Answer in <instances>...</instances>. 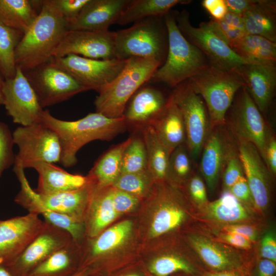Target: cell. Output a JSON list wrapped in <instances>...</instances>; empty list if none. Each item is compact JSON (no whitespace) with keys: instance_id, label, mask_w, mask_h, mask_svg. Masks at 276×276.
<instances>
[{"instance_id":"40","label":"cell","mask_w":276,"mask_h":276,"mask_svg":"<svg viewBox=\"0 0 276 276\" xmlns=\"http://www.w3.org/2000/svg\"><path fill=\"white\" fill-rule=\"evenodd\" d=\"M155 181L148 169L130 173H122L112 186L140 198L150 194Z\"/></svg>"},{"instance_id":"21","label":"cell","mask_w":276,"mask_h":276,"mask_svg":"<svg viewBox=\"0 0 276 276\" xmlns=\"http://www.w3.org/2000/svg\"><path fill=\"white\" fill-rule=\"evenodd\" d=\"M237 72L259 110L261 113L266 112L275 90V61L244 64Z\"/></svg>"},{"instance_id":"38","label":"cell","mask_w":276,"mask_h":276,"mask_svg":"<svg viewBox=\"0 0 276 276\" xmlns=\"http://www.w3.org/2000/svg\"><path fill=\"white\" fill-rule=\"evenodd\" d=\"M206 24L214 34L231 48L247 34L241 15L229 12L222 19H212Z\"/></svg>"},{"instance_id":"43","label":"cell","mask_w":276,"mask_h":276,"mask_svg":"<svg viewBox=\"0 0 276 276\" xmlns=\"http://www.w3.org/2000/svg\"><path fill=\"white\" fill-rule=\"evenodd\" d=\"M14 145L13 134L9 126L0 122V178L3 172L14 164Z\"/></svg>"},{"instance_id":"51","label":"cell","mask_w":276,"mask_h":276,"mask_svg":"<svg viewBox=\"0 0 276 276\" xmlns=\"http://www.w3.org/2000/svg\"><path fill=\"white\" fill-rule=\"evenodd\" d=\"M202 5L213 19L220 20L228 12L225 0H203Z\"/></svg>"},{"instance_id":"9","label":"cell","mask_w":276,"mask_h":276,"mask_svg":"<svg viewBox=\"0 0 276 276\" xmlns=\"http://www.w3.org/2000/svg\"><path fill=\"white\" fill-rule=\"evenodd\" d=\"M18 148L13 168H33L40 163L60 161L61 148L56 134L42 122L17 127L12 132Z\"/></svg>"},{"instance_id":"14","label":"cell","mask_w":276,"mask_h":276,"mask_svg":"<svg viewBox=\"0 0 276 276\" xmlns=\"http://www.w3.org/2000/svg\"><path fill=\"white\" fill-rule=\"evenodd\" d=\"M3 93V105L13 123L27 126L41 122L43 108L19 67L12 78L5 79Z\"/></svg>"},{"instance_id":"4","label":"cell","mask_w":276,"mask_h":276,"mask_svg":"<svg viewBox=\"0 0 276 276\" xmlns=\"http://www.w3.org/2000/svg\"><path fill=\"white\" fill-rule=\"evenodd\" d=\"M161 66L157 61L132 57L127 59L122 72L98 91L94 105L96 112L110 118L123 117L127 102Z\"/></svg>"},{"instance_id":"45","label":"cell","mask_w":276,"mask_h":276,"mask_svg":"<svg viewBox=\"0 0 276 276\" xmlns=\"http://www.w3.org/2000/svg\"><path fill=\"white\" fill-rule=\"evenodd\" d=\"M110 194L113 208L119 216L133 210L140 202L139 197L112 186H111Z\"/></svg>"},{"instance_id":"3","label":"cell","mask_w":276,"mask_h":276,"mask_svg":"<svg viewBox=\"0 0 276 276\" xmlns=\"http://www.w3.org/2000/svg\"><path fill=\"white\" fill-rule=\"evenodd\" d=\"M168 32V51L164 63L154 73L151 83L175 87L210 65L204 55L189 42L179 31L174 11L164 16Z\"/></svg>"},{"instance_id":"27","label":"cell","mask_w":276,"mask_h":276,"mask_svg":"<svg viewBox=\"0 0 276 276\" xmlns=\"http://www.w3.org/2000/svg\"><path fill=\"white\" fill-rule=\"evenodd\" d=\"M38 174L35 191L40 194H51L80 189L89 181L87 176L74 174L53 163H40L32 168Z\"/></svg>"},{"instance_id":"60","label":"cell","mask_w":276,"mask_h":276,"mask_svg":"<svg viewBox=\"0 0 276 276\" xmlns=\"http://www.w3.org/2000/svg\"><path fill=\"white\" fill-rule=\"evenodd\" d=\"M123 276H140V275L136 273H130V274H127Z\"/></svg>"},{"instance_id":"2","label":"cell","mask_w":276,"mask_h":276,"mask_svg":"<svg viewBox=\"0 0 276 276\" xmlns=\"http://www.w3.org/2000/svg\"><path fill=\"white\" fill-rule=\"evenodd\" d=\"M67 30V21L51 0L42 1L38 16L16 48V67L26 72L51 61Z\"/></svg>"},{"instance_id":"10","label":"cell","mask_w":276,"mask_h":276,"mask_svg":"<svg viewBox=\"0 0 276 276\" xmlns=\"http://www.w3.org/2000/svg\"><path fill=\"white\" fill-rule=\"evenodd\" d=\"M225 124L235 139L252 143L263 158L272 133L245 86L235 96L227 112Z\"/></svg>"},{"instance_id":"54","label":"cell","mask_w":276,"mask_h":276,"mask_svg":"<svg viewBox=\"0 0 276 276\" xmlns=\"http://www.w3.org/2000/svg\"><path fill=\"white\" fill-rule=\"evenodd\" d=\"M257 0H225L228 12L242 15L251 9Z\"/></svg>"},{"instance_id":"19","label":"cell","mask_w":276,"mask_h":276,"mask_svg":"<svg viewBox=\"0 0 276 276\" xmlns=\"http://www.w3.org/2000/svg\"><path fill=\"white\" fill-rule=\"evenodd\" d=\"M236 140L254 206L259 211H264L271 199L272 176L254 145L245 141Z\"/></svg>"},{"instance_id":"34","label":"cell","mask_w":276,"mask_h":276,"mask_svg":"<svg viewBox=\"0 0 276 276\" xmlns=\"http://www.w3.org/2000/svg\"><path fill=\"white\" fill-rule=\"evenodd\" d=\"M38 14L33 1L0 0V21L23 34Z\"/></svg>"},{"instance_id":"6","label":"cell","mask_w":276,"mask_h":276,"mask_svg":"<svg viewBox=\"0 0 276 276\" xmlns=\"http://www.w3.org/2000/svg\"><path fill=\"white\" fill-rule=\"evenodd\" d=\"M187 81L204 101L211 128L225 124L227 112L235 96L245 86L237 70L223 71L211 65Z\"/></svg>"},{"instance_id":"5","label":"cell","mask_w":276,"mask_h":276,"mask_svg":"<svg viewBox=\"0 0 276 276\" xmlns=\"http://www.w3.org/2000/svg\"><path fill=\"white\" fill-rule=\"evenodd\" d=\"M168 32L164 16L149 17L130 27L116 32V56L121 60L132 57L164 63L168 51Z\"/></svg>"},{"instance_id":"59","label":"cell","mask_w":276,"mask_h":276,"mask_svg":"<svg viewBox=\"0 0 276 276\" xmlns=\"http://www.w3.org/2000/svg\"><path fill=\"white\" fill-rule=\"evenodd\" d=\"M0 276H13L7 268L0 264Z\"/></svg>"},{"instance_id":"7","label":"cell","mask_w":276,"mask_h":276,"mask_svg":"<svg viewBox=\"0 0 276 276\" xmlns=\"http://www.w3.org/2000/svg\"><path fill=\"white\" fill-rule=\"evenodd\" d=\"M15 173L21 188L14 201L29 213L37 214L39 210L45 209L83 220L95 187L89 179L88 182L80 189L44 195L37 193L31 188L24 170H19Z\"/></svg>"},{"instance_id":"41","label":"cell","mask_w":276,"mask_h":276,"mask_svg":"<svg viewBox=\"0 0 276 276\" xmlns=\"http://www.w3.org/2000/svg\"><path fill=\"white\" fill-rule=\"evenodd\" d=\"M147 169V156L143 138L131 137L122 157L121 173H135Z\"/></svg>"},{"instance_id":"20","label":"cell","mask_w":276,"mask_h":276,"mask_svg":"<svg viewBox=\"0 0 276 276\" xmlns=\"http://www.w3.org/2000/svg\"><path fill=\"white\" fill-rule=\"evenodd\" d=\"M169 98L149 82L145 83L126 104L123 115L126 124L143 128L150 125L164 112Z\"/></svg>"},{"instance_id":"26","label":"cell","mask_w":276,"mask_h":276,"mask_svg":"<svg viewBox=\"0 0 276 276\" xmlns=\"http://www.w3.org/2000/svg\"><path fill=\"white\" fill-rule=\"evenodd\" d=\"M110 188L94 187L83 217L87 237L97 236L119 216L112 203Z\"/></svg>"},{"instance_id":"49","label":"cell","mask_w":276,"mask_h":276,"mask_svg":"<svg viewBox=\"0 0 276 276\" xmlns=\"http://www.w3.org/2000/svg\"><path fill=\"white\" fill-rule=\"evenodd\" d=\"M228 191L244 204L254 205L251 194L245 176L239 179Z\"/></svg>"},{"instance_id":"37","label":"cell","mask_w":276,"mask_h":276,"mask_svg":"<svg viewBox=\"0 0 276 276\" xmlns=\"http://www.w3.org/2000/svg\"><path fill=\"white\" fill-rule=\"evenodd\" d=\"M23 34L0 21V71L5 79L16 73L15 52Z\"/></svg>"},{"instance_id":"18","label":"cell","mask_w":276,"mask_h":276,"mask_svg":"<svg viewBox=\"0 0 276 276\" xmlns=\"http://www.w3.org/2000/svg\"><path fill=\"white\" fill-rule=\"evenodd\" d=\"M72 240L67 232L45 221L42 229L20 256L5 266L13 276H27L50 255Z\"/></svg>"},{"instance_id":"35","label":"cell","mask_w":276,"mask_h":276,"mask_svg":"<svg viewBox=\"0 0 276 276\" xmlns=\"http://www.w3.org/2000/svg\"><path fill=\"white\" fill-rule=\"evenodd\" d=\"M147 156V169L155 182L166 181L169 160L172 151L158 138L149 125L142 128Z\"/></svg>"},{"instance_id":"16","label":"cell","mask_w":276,"mask_h":276,"mask_svg":"<svg viewBox=\"0 0 276 276\" xmlns=\"http://www.w3.org/2000/svg\"><path fill=\"white\" fill-rule=\"evenodd\" d=\"M76 55L95 59H114L116 32L67 30L53 52L54 57Z\"/></svg>"},{"instance_id":"15","label":"cell","mask_w":276,"mask_h":276,"mask_svg":"<svg viewBox=\"0 0 276 276\" xmlns=\"http://www.w3.org/2000/svg\"><path fill=\"white\" fill-rule=\"evenodd\" d=\"M237 152L236 140L226 124L211 128L199 164L201 175L210 192L215 190L228 160Z\"/></svg>"},{"instance_id":"1","label":"cell","mask_w":276,"mask_h":276,"mask_svg":"<svg viewBox=\"0 0 276 276\" xmlns=\"http://www.w3.org/2000/svg\"><path fill=\"white\" fill-rule=\"evenodd\" d=\"M41 122L57 135L61 148L60 163L66 168L77 162V154L86 144L95 141H110L126 129L123 117L110 118L96 112L75 121H65L44 110Z\"/></svg>"},{"instance_id":"33","label":"cell","mask_w":276,"mask_h":276,"mask_svg":"<svg viewBox=\"0 0 276 276\" xmlns=\"http://www.w3.org/2000/svg\"><path fill=\"white\" fill-rule=\"evenodd\" d=\"M183 0H130L116 24L126 25L152 16H164L178 4H188Z\"/></svg>"},{"instance_id":"12","label":"cell","mask_w":276,"mask_h":276,"mask_svg":"<svg viewBox=\"0 0 276 276\" xmlns=\"http://www.w3.org/2000/svg\"><path fill=\"white\" fill-rule=\"evenodd\" d=\"M43 108L87 90L52 60L24 72Z\"/></svg>"},{"instance_id":"55","label":"cell","mask_w":276,"mask_h":276,"mask_svg":"<svg viewBox=\"0 0 276 276\" xmlns=\"http://www.w3.org/2000/svg\"><path fill=\"white\" fill-rule=\"evenodd\" d=\"M275 273V262L266 259L259 261L256 269V276H274Z\"/></svg>"},{"instance_id":"50","label":"cell","mask_w":276,"mask_h":276,"mask_svg":"<svg viewBox=\"0 0 276 276\" xmlns=\"http://www.w3.org/2000/svg\"><path fill=\"white\" fill-rule=\"evenodd\" d=\"M263 160L272 176L276 175V140L273 133L270 135L266 146Z\"/></svg>"},{"instance_id":"46","label":"cell","mask_w":276,"mask_h":276,"mask_svg":"<svg viewBox=\"0 0 276 276\" xmlns=\"http://www.w3.org/2000/svg\"><path fill=\"white\" fill-rule=\"evenodd\" d=\"M245 176L238 151L228 160L222 174L224 190L228 191L241 177Z\"/></svg>"},{"instance_id":"31","label":"cell","mask_w":276,"mask_h":276,"mask_svg":"<svg viewBox=\"0 0 276 276\" xmlns=\"http://www.w3.org/2000/svg\"><path fill=\"white\" fill-rule=\"evenodd\" d=\"M131 137L110 149L96 162L87 175L97 188L112 186L121 173L124 152Z\"/></svg>"},{"instance_id":"17","label":"cell","mask_w":276,"mask_h":276,"mask_svg":"<svg viewBox=\"0 0 276 276\" xmlns=\"http://www.w3.org/2000/svg\"><path fill=\"white\" fill-rule=\"evenodd\" d=\"M44 224L34 213L0 220V264L7 266L16 259Z\"/></svg>"},{"instance_id":"47","label":"cell","mask_w":276,"mask_h":276,"mask_svg":"<svg viewBox=\"0 0 276 276\" xmlns=\"http://www.w3.org/2000/svg\"><path fill=\"white\" fill-rule=\"evenodd\" d=\"M89 0H51L52 3L69 22L75 19Z\"/></svg>"},{"instance_id":"13","label":"cell","mask_w":276,"mask_h":276,"mask_svg":"<svg viewBox=\"0 0 276 276\" xmlns=\"http://www.w3.org/2000/svg\"><path fill=\"white\" fill-rule=\"evenodd\" d=\"M127 60L95 59L76 55L54 57L52 60L87 90L93 89L97 92L122 72Z\"/></svg>"},{"instance_id":"29","label":"cell","mask_w":276,"mask_h":276,"mask_svg":"<svg viewBox=\"0 0 276 276\" xmlns=\"http://www.w3.org/2000/svg\"><path fill=\"white\" fill-rule=\"evenodd\" d=\"M247 34L256 35L276 42V2L257 0L241 15Z\"/></svg>"},{"instance_id":"39","label":"cell","mask_w":276,"mask_h":276,"mask_svg":"<svg viewBox=\"0 0 276 276\" xmlns=\"http://www.w3.org/2000/svg\"><path fill=\"white\" fill-rule=\"evenodd\" d=\"M192 158L186 144L175 148L171 152L166 181L171 185L185 184L193 173Z\"/></svg>"},{"instance_id":"8","label":"cell","mask_w":276,"mask_h":276,"mask_svg":"<svg viewBox=\"0 0 276 276\" xmlns=\"http://www.w3.org/2000/svg\"><path fill=\"white\" fill-rule=\"evenodd\" d=\"M174 13L177 26L181 34L204 55L210 65L221 70L231 71L237 70L244 64L266 62L238 55L211 31L206 22H201L197 27L193 26L187 10H183L180 12L174 11Z\"/></svg>"},{"instance_id":"56","label":"cell","mask_w":276,"mask_h":276,"mask_svg":"<svg viewBox=\"0 0 276 276\" xmlns=\"http://www.w3.org/2000/svg\"><path fill=\"white\" fill-rule=\"evenodd\" d=\"M205 276H243L239 270L213 271Z\"/></svg>"},{"instance_id":"44","label":"cell","mask_w":276,"mask_h":276,"mask_svg":"<svg viewBox=\"0 0 276 276\" xmlns=\"http://www.w3.org/2000/svg\"><path fill=\"white\" fill-rule=\"evenodd\" d=\"M185 185L190 199L196 206L202 208L208 203L205 183L200 175L193 173Z\"/></svg>"},{"instance_id":"53","label":"cell","mask_w":276,"mask_h":276,"mask_svg":"<svg viewBox=\"0 0 276 276\" xmlns=\"http://www.w3.org/2000/svg\"><path fill=\"white\" fill-rule=\"evenodd\" d=\"M220 240L234 247L247 249L251 247V242L245 237L232 233L225 232L219 236Z\"/></svg>"},{"instance_id":"23","label":"cell","mask_w":276,"mask_h":276,"mask_svg":"<svg viewBox=\"0 0 276 276\" xmlns=\"http://www.w3.org/2000/svg\"><path fill=\"white\" fill-rule=\"evenodd\" d=\"M130 0H89L68 30L106 31L116 24Z\"/></svg>"},{"instance_id":"36","label":"cell","mask_w":276,"mask_h":276,"mask_svg":"<svg viewBox=\"0 0 276 276\" xmlns=\"http://www.w3.org/2000/svg\"><path fill=\"white\" fill-rule=\"evenodd\" d=\"M231 48L238 55L260 61H275L276 43L261 36L247 34Z\"/></svg>"},{"instance_id":"25","label":"cell","mask_w":276,"mask_h":276,"mask_svg":"<svg viewBox=\"0 0 276 276\" xmlns=\"http://www.w3.org/2000/svg\"><path fill=\"white\" fill-rule=\"evenodd\" d=\"M189 240L201 260L213 271L241 270L242 261L233 249L200 235H192Z\"/></svg>"},{"instance_id":"22","label":"cell","mask_w":276,"mask_h":276,"mask_svg":"<svg viewBox=\"0 0 276 276\" xmlns=\"http://www.w3.org/2000/svg\"><path fill=\"white\" fill-rule=\"evenodd\" d=\"M164 182V181H163ZM158 185L155 199L158 203L151 223L150 235L155 238L178 227L186 217L181 205L183 198L176 187L163 184Z\"/></svg>"},{"instance_id":"58","label":"cell","mask_w":276,"mask_h":276,"mask_svg":"<svg viewBox=\"0 0 276 276\" xmlns=\"http://www.w3.org/2000/svg\"><path fill=\"white\" fill-rule=\"evenodd\" d=\"M5 79L0 71V106L3 105V86Z\"/></svg>"},{"instance_id":"24","label":"cell","mask_w":276,"mask_h":276,"mask_svg":"<svg viewBox=\"0 0 276 276\" xmlns=\"http://www.w3.org/2000/svg\"><path fill=\"white\" fill-rule=\"evenodd\" d=\"M132 225L130 220H124L103 231L95 237H87V246L81 256L79 269L89 268L102 257L124 244L131 234Z\"/></svg>"},{"instance_id":"42","label":"cell","mask_w":276,"mask_h":276,"mask_svg":"<svg viewBox=\"0 0 276 276\" xmlns=\"http://www.w3.org/2000/svg\"><path fill=\"white\" fill-rule=\"evenodd\" d=\"M149 269L155 276H169L179 271L190 274L197 272V269L190 262L174 255H164L154 259Z\"/></svg>"},{"instance_id":"30","label":"cell","mask_w":276,"mask_h":276,"mask_svg":"<svg viewBox=\"0 0 276 276\" xmlns=\"http://www.w3.org/2000/svg\"><path fill=\"white\" fill-rule=\"evenodd\" d=\"M80 246L73 240L31 270L27 276H71L77 271Z\"/></svg>"},{"instance_id":"28","label":"cell","mask_w":276,"mask_h":276,"mask_svg":"<svg viewBox=\"0 0 276 276\" xmlns=\"http://www.w3.org/2000/svg\"><path fill=\"white\" fill-rule=\"evenodd\" d=\"M149 126L159 140L171 151L186 143V129L181 113L170 96L164 112Z\"/></svg>"},{"instance_id":"32","label":"cell","mask_w":276,"mask_h":276,"mask_svg":"<svg viewBox=\"0 0 276 276\" xmlns=\"http://www.w3.org/2000/svg\"><path fill=\"white\" fill-rule=\"evenodd\" d=\"M246 205L228 191L224 190L218 199L208 202L202 208L209 219L220 223H234L249 218Z\"/></svg>"},{"instance_id":"48","label":"cell","mask_w":276,"mask_h":276,"mask_svg":"<svg viewBox=\"0 0 276 276\" xmlns=\"http://www.w3.org/2000/svg\"><path fill=\"white\" fill-rule=\"evenodd\" d=\"M260 255L262 259L276 262V236L273 230H268L261 242Z\"/></svg>"},{"instance_id":"11","label":"cell","mask_w":276,"mask_h":276,"mask_svg":"<svg viewBox=\"0 0 276 276\" xmlns=\"http://www.w3.org/2000/svg\"><path fill=\"white\" fill-rule=\"evenodd\" d=\"M170 97L180 111L186 129V144L192 159L196 160L200 156L211 129L204 102L187 80L175 87Z\"/></svg>"},{"instance_id":"52","label":"cell","mask_w":276,"mask_h":276,"mask_svg":"<svg viewBox=\"0 0 276 276\" xmlns=\"http://www.w3.org/2000/svg\"><path fill=\"white\" fill-rule=\"evenodd\" d=\"M225 232L235 233L247 239L251 242L255 241L258 237V232L255 227L246 224H231L225 225Z\"/></svg>"},{"instance_id":"57","label":"cell","mask_w":276,"mask_h":276,"mask_svg":"<svg viewBox=\"0 0 276 276\" xmlns=\"http://www.w3.org/2000/svg\"><path fill=\"white\" fill-rule=\"evenodd\" d=\"M91 272V270L88 268L79 269L71 276H88Z\"/></svg>"}]
</instances>
